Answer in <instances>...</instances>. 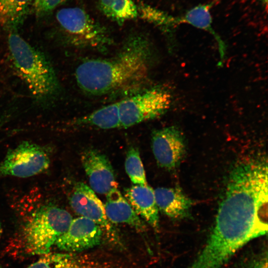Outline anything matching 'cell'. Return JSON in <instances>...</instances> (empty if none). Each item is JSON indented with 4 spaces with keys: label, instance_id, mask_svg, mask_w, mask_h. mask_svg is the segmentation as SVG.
<instances>
[{
    "label": "cell",
    "instance_id": "6da1fadb",
    "mask_svg": "<svg viewBox=\"0 0 268 268\" xmlns=\"http://www.w3.org/2000/svg\"><path fill=\"white\" fill-rule=\"evenodd\" d=\"M153 58L149 39L134 33L113 57L82 62L75 70L76 81L83 91L93 96L136 92L149 80Z\"/></svg>",
    "mask_w": 268,
    "mask_h": 268
},
{
    "label": "cell",
    "instance_id": "7a4b0ae2",
    "mask_svg": "<svg viewBox=\"0 0 268 268\" xmlns=\"http://www.w3.org/2000/svg\"><path fill=\"white\" fill-rule=\"evenodd\" d=\"M8 47L14 68L33 97L43 103L57 97L61 90L60 83L44 54L14 32L8 35Z\"/></svg>",
    "mask_w": 268,
    "mask_h": 268
},
{
    "label": "cell",
    "instance_id": "3957f363",
    "mask_svg": "<svg viewBox=\"0 0 268 268\" xmlns=\"http://www.w3.org/2000/svg\"><path fill=\"white\" fill-rule=\"evenodd\" d=\"M72 220L66 210L54 204L41 206L32 214L23 229L24 243L32 255L50 253Z\"/></svg>",
    "mask_w": 268,
    "mask_h": 268
},
{
    "label": "cell",
    "instance_id": "277c9868",
    "mask_svg": "<svg viewBox=\"0 0 268 268\" xmlns=\"http://www.w3.org/2000/svg\"><path fill=\"white\" fill-rule=\"evenodd\" d=\"M56 19L74 46L104 51L112 44L106 28L80 7L62 8L57 12Z\"/></svg>",
    "mask_w": 268,
    "mask_h": 268
},
{
    "label": "cell",
    "instance_id": "5b68a950",
    "mask_svg": "<svg viewBox=\"0 0 268 268\" xmlns=\"http://www.w3.org/2000/svg\"><path fill=\"white\" fill-rule=\"evenodd\" d=\"M172 96L168 89L155 86L118 102L120 128H127L157 118L170 108Z\"/></svg>",
    "mask_w": 268,
    "mask_h": 268
},
{
    "label": "cell",
    "instance_id": "8992f818",
    "mask_svg": "<svg viewBox=\"0 0 268 268\" xmlns=\"http://www.w3.org/2000/svg\"><path fill=\"white\" fill-rule=\"evenodd\" d=\"M50 161L45 146L24 141L7 152L0 163V176L30 177L46 170Z\"/></svg>",
    "mask_w": 268,
    "mask_h": 268
},
{
    "label": "cell",
    "instance_id": "52a82bcc",
    "mask_svg": "<svg viewBox=\"0 0 268 268\" xmlns=\"http://www.w3.org/2000/svg\"><path fill=\"white\" fill-rule=\"evenodd\" d=\"M69 203L77 213L98 224L108 237L116 243L119 236L107 219L104 205L94 192L85 184L79 182L75 186Z\"/></svg>",
    "mask_w": 268,
    "mask_h": 268
},
{
    "label": "cell",
    "instance_id": "ba28073f",
    "mask_svg": "<svg viewBox=\"0 0 268 268\" xmlns=\"http://www.w3.org/2000/svg\"><path fill=\"white\" fill-rule=\"evenodd\" d=\"M151 147L158 164L168 169L177 167L186 152L184 136L175 126L154 131L152 134Z\"/></svg>",
    "mask_w": 268,
    "mask_h": 268
},
{
    "label": "cell",
    "instance_id": "9c48e42d",
    "mask_svg": "<svg viewBox=\"0 0 268 268\" xmlns=\"http://www.w3.org/2000/svg\"><path fill=\"white\" fill-rule=\"evenodd\" d=\"M103 234V231L98 224L80 216L72 219L67 230L55 245L64 251L81 252L100 244Z\"/></svg>",
    "mask_w": 268,
    "mask_h": 268
},
{
    "label": "cell",
    "instance_id": "30bf717a",
    "mask_svg": "<svg viewBox=\"0 0 268 268\" xmlns=\"http://www.w3.org/2000/svg\"><path fill=\"white\" fill-rule=\"evenodd\" d=\"M81 160L93 191L106 195L117 188L113 167L105 154L94 149H88L82 152Z\"/></svg>",
    "mask_w": 268,
    "mask_h": 268
},
{
    "label": "cell",
    "instance_id": "8fae6325",
    "mask_svg": "<svg viewBox=\"0 0 268 268\" xmlns=\"http://www.w3.org/2000/svg\"><path fill=\"white\" fill-rule=\"evenodd\" d=\"M125 196L135 213L157 230L159 227V209L154 190L148 185H135L125 190Z\"/></svg>",
    "mask_w": 268,
    "mask_h": 268
},
{
    "label": "cell",
    "instance_id": "7c38bea8",
    "mask_svg": "<svg viewBox=\"0 0 268 268\" xmlns=\"http://www.w3.org/2000/svg\"><path fill=\"white\" fill-rule=\"evenodd\" d=\"M104 205L105 214L108 220L114 223H125L138 232L145 231L144 222L135 213L127 200L117 188L106 194Z\"/></svg>",
    "mask_w": 268,
    "mask_h": 268
},
{
    "label": "cell",
    "instance_id": "4fadbf2b",
    "mask_svg": "<svg viewBox=\"0 0 268 268\" xmlns=\"http://www.w3.org/2000/svg\"><path fill=\"white\" fill-rule=\"evenodd\" d=\"M159 210L173 219H183L190 215L191 200L178 188H157L154 190Z\"/></svg>",
    "mask_w": 268,
    "mask_h": 268
},
{
    "label": "cell",
    "instance_id": "5bb4252c",
    "mask_svg": "<svg viewBox=\"0 0 268 268\" xmlns=\"http://www.w3.org/2000/svg\"><path fill=\"white\" fill-rule=\"evenodd\" d=\"M214 1L208 3L200 4L188 10L185 14L179 17L180 24L184 23L198 29L204 30L211 34L216 40L220 57L218 65L221 66L224 61L226 45L220 36L212 27V17L210 9Z\"/></svg>",
    "mask_w": 268,
    "mask_h": 268
},
{
    "label": "cell",
    "instance_id": "9a60e30c",
    "mask_svg": "<svg viewBox=\"0 0 268 268\" xmlns=\"http://www.w3.org/2000/svg\"><path fill=\"white\" fill-rule=\"evenodd\" d=\"M76 125L100 129L120 128L118 102L104 106L76 121Z\"/></svg>",
    "mask_w": 268,
    "mask_h": 268
},
{
    "label": "cell",
    "instance_id": "2e32d148",
    "mask_svg": "<svg viewBox=\"0 0 268 268\" xmlns=\"http://www.w3.org/2000/svg\"><path fill=\"white\" fill-rule=\"evenodd\" d=\"M33 0H0V25L16 29L29 13Z\"/></svg>",
    "mask_w": 268,
    "mask_h": 268
},
{
    "label": "cell",
    "instance_id": "e0dca14e",
    "mask_svg": "<svg viewBox=\"0 0 268 268\" xmlns=\"http://www.w3.org/2000/svg\"><path fill=\"white\" fill-rule=\"evenodd\" d=\"M98 5L107 17L119 24L138 16L137 5L132 0H99Z\"/></svg>",
    "mask_w": 268,
    "mask_h": 268
},
{
    "label": "cell",
    "instance_id": "ac0fdd59",
    "mask_svg": "<svg viewBox=\"0 0 268 268\" xmlns=\"http://www.w3.org/2000/svg\"><path fill=\"white\" fill-rule=\"evenodd\" d=\"M137 6L138 16L165 31L170 32L180 24L179 17H174L164 11L145 3H140Z\"/></svg>",
    "mask_w": 268,
    "mask_h": 268
},
{
    "label": "cell",
    "instance_id": "d6986e66",
    "mask_svg": "<svg viewBox=\"0 0 268 268\" xmlns=\"http://www.w3.org/2000/svg\"><path fill=\"white\" fill-rule=\"evenodd\" d=\"M125 166L127 174L134 185H147L139 152L136 147L132 146L128 150Z\"/></svg>",
    "mask_w": 268,
    "mask_h": 268
},
{
    "label": "cell",
    "instance_id": "ffe728a7",
    "mask_svg": "<svg viewBox=\"0 0 268 268\" xmlns=\"http://www.w3.org/2000/svg\"><path fill=\"white\" fill-rule=\"evenodd\" d=\"M27 268H75V265L68 254L48 253Z\"/></svg>",
    "mask_w": 268,
    "mask_h": 268
},
{
    "label": "cell",
    "instance_id": "44dd1931",
    "mask_svg": "<svg viewBox=\"0 0 268 268\" xmlns=\"http://www.w3.org/2000/svg\"><path fill=\"white\" fill-rule=\"evenodd\" d=\"M66 0H34L33 5L35 14L42 17L51 12Z\"/></svg>",
    "mask_w": 268,
    "mask_h": 268
},
{
    "label": "cell",
    "instance_id": "7402d4cb",
    "mask_svg": "<svg viewBox=\"0 0 268 268\" xmlns=\"http://www.w3.org/2000/svg\"><path fill=\"white\" fill-rule=\"evenodd\" d=\"M267 251L254 254L243 261L238 268H268Z\"/></svg>",
    "mask_w": 268,
    "mask_h": 268
},
{
    "label": "cell",
    "instance_id": "603a6c76",
    "mask_svg": "<svg viewBox=\"0 0 268 268\" xmlns=\"http://www.w3.org/2000/svg\"><path fill=\"white\" fill-rule=\"evenodd\" d=\"M260 1L263 4L267 5L268 0H260Z\"/></svg>",
    "mask_w": 268,
    "mask_h": 268
},
{
    "label": "cell",
    "instance_id": "cb8c5ba5",
    "mask_svg": "<svg viewBox=\"0 0 268 268\" xmlns=\"http://www.w3.org/2000/svg\"><path fill=\"white\" fill-rule=\"evenodd\" d=\"M1 233V223L0 222V237Z\"/></svg>",
    "mask_w": 268,
    "mask_h": 268
},
{
    "label": "cell",
    "instance_id": "d4e9b609",
    "mask_svg": "<svg viewBox=\"0 0 268 268\" xmlns=\"http://www.w3.org/2000/svg\"><path fill=\"white\" fill-rule=\"evenodd\" d=\"M0 268H1L0 267Z\"/></svg>",
    "mask_w": 268,
    "mask_h": 268
},
{
    "label": "cell",
    "instance_id": "484cf974",
    "mask_svg": "<svg viewBox=\"0 0 268 268\" xmlns=\"http://www.w3.org/2000/svg\"></svg>",
    "mask_w": 268,
    "mask_h": 268
}]
</instances>
